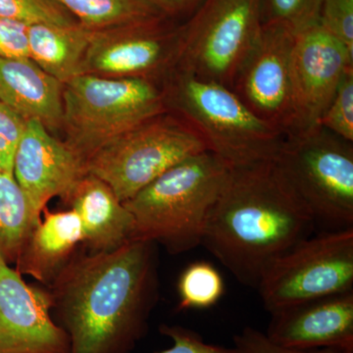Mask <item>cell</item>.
Here are the masks:
<instances>
[{
	"label": "cell",
	"mask_w": 353,
	"mask_h": 353,
	"mask_svg": "<svg viewBox=\"0 0 353 353\" xmlns=\"http://www.w3.org/2000/svg\"><path fill=\"white\" fill-rule=\"evenodd\" d=\"M158 285L157 243L77 250L48 287L51 315L68 334L70 353H131L148 332Z\"/></svg>",
	"instance_id": "1"
},
{
	"label": "cell",
	"mask_w": 353,
	"mask_h": 353,
	"mask_svg": "<svg viewBox=\"0 0 353 353\" xmlns=\"http://www.w3.org/2000/svg\"><path fill=\"white\" fill-rule=\"evenodd\" d=\"M314 225L275 160L257 162L232 167L201 245L241 283L257 287L268 265L310 236Z\"/></svg>",
	"instance_id": "2"
},
{
	"label": "cell",
	"mask_w": 353,
	"mask_h": 353,
	"mask_svg": "<svg viewBox=\"0 0 353 353\" xmlns=\"http://www.w3.org/2000/svg\"><path fill=\"white\" fill-rule=\"evenodd\" d=\"M232 167L214 153L183 160L123 202L134 221L132 240L160 243L172 254L201 245L209 213Z\"/></svg>",
	"instance_id": "3"
},
{
	"label": "cell",
	"mask_w": 353,
	"mask_h": 353,
	"mask_svg": "<svg viewBox=\"0 0 353 353\" xmlns=\"http://www.w3.org/2000/svg\"><path fill=\"white\" fill-rule=\"evenodd\" d=\"M167 110L189 121L208 152L231 167L275 160L287 134L260 119L232 88L174 68L161 83Z\"/></svg>",
	"instance_id": "4"
},
{
	"label": "cell",
	"mask_w": 353,
	"mask_h": 353,
	"mask_svg": "<svg viewBox=\"0 0 353 353\" xmlns=\"http://www.w3.org/2000/svg\"><path fill=\"white\" fill-rule=\"evenodd\" d=\"M166 110L161 83L154 81L75 77L64 85V141L87 161L102 146Z\"/></svg>",
	"instance_id": "5"
},
{
	"label": "cell",
	"mask_w": 353,
	"mask_h": 353,
	"mask_svg": "<svg viewBox=\"0 0 353 353\" xmlns=\"http://www.w3.org/2000/svg\"><path fill=\"white\" fill-rule=\"evenodd\" d=\"M208 152L201 132L166 110L113 139L88 158L87 170L125 202L188 158Z\"/></svg>",
	"instance_id": "6"
},
{
	"label": "cell",
	"mask_w": 353,
	"mask_h": 353,
	"mask_svg": "<svg viewBox=\"0 0 353 353\" xmlns=\"http://www.w3.org/2000/svg\"><path fill=\"white\" fill-rule=\"evenodd\" d=\"M275 162L315 223L353 228V143L317 127L287 134Z\"/></svg>",
	"instance_id": "7"
},
{
	"label": "cell",
	"mask_w": 353,
	"mask_h": 353,
	"mask_svg": "<svg viewBox=\"0 0 353 353\" xmlns=\"http://www.w3.org/2000/svg\"><path fill=\"white\" fill-rule=\"evenodd\" d=\"M261 30V0H204L183 25L176 67L232 88Z\"/></svg>",
	"instance_id": "8"
},
{
	"label": "cell",
	"mask_w": 353,
	"mask_h": 353,
	"mask_svg": "<svg viewBox=\"0 0 353 353\" xmlns=\"http://www.w3.org/2000/svg\"><path fill=\"white\" fill-rule=\"evenodd\" d=\"M256 288L270 313L353 290V228L299 241L268 265Z\"/></svg>",
	"instance_id": "9"
},
{
	"label": "cell",
	"mask_w": 353,
	"mask_h": 353,
	"mask_svg": "<svg viewBox=\"0 0 353 353\" xmlns=\"http://www.w3.org/2000/svg\"><path fill=\"white\" fill-rule=\"evenodd\" d=\"M182 36L183 25L169 18L94 31L82 75L162 83L178 63Z\"/></svg>",
	"instance_id": "10"
},
{
	"label": "cell",
	"mask_w": 353,
	"mask_h": 353,
	"mask_svg": "<svg viewBox=\"0 0 353 353\" xmlns=\"http://www.w3.org/2000/svg\"><path fill=\"white\" fill-rule=\"evenodd\" d=\"M296 34L262 25L256 43L234 77L232 90L260 119L290 134L294 129L292 55Z\"/></svg>",
	"instance_id": "11"
},
{
	"label": "cell",
	"mask_w": 353,
	"mask_h": 353,
	"mask_svg": "<svg viewBox=\"0 0 353 353\" xmlns=\"http://www.w3.org/2000/svg\"><path fill=\"white\" fill-rule=\"evenodd\" d=\"M352 68L353 52L318 23L297 32L292 55L294 129L290 134L320 127L341 79Z\"/></svg>",
	"instance_id": "12"
},
{
	"label": "cell",
	"mask_w": 353,
	"mask_h": 353,
	"mask_svg": "<svg viewBox=\"0 0 353 353\" xmlns=\"http://www.w3.org/2000/svg\"><path fill=\"white\" fill-rule=\"evenodd\" d=\"M85 160L41 123L29 120L16 148L13 176L29 202L37 224L54 197L66 201L87 175Z\"/></svg>",
	"instance_id": "13"
},
{
	"label": "cell",
	"mask_w": 353,
	"mask_h": 353,
	"mask_svg": "<svg viewBox=\"0 0 353 353\" xmlns=\"http://www.w3.org/2000/svg\"><path fill=\"white\" fill-rule=\"evenodd\" d=\"M51 308L48 288L27 284L0 262V353H70L68 334Z\"/></svg>",
	"instance_id": "14"
},
{
	"label": "cell",
	"mask_w": 353,
	"mask_h": 353,
	"mask_svg": "<svg viewBox=\"0 0 353 353\" xmlns=\"http://www.w3.org/2000/svg\"><path fill=\"white\" fill-rule=\"evenodd\" d=\"M265 334L289 350L353 353V290L275 311Z\"/></svg>",
	"instance_id": "15"
},
{
	"label": "cell",
	"mask_w": 353,
	"mask_h": 353,
	"mask_svg": "<svg viewBox=\"0 0 353 353\" xmlns=\"http://www.w3.org/2000/svg\"><path fill=\"white\" fill-rule=\"evenodd\" d=\"M82 224L83 250L108 252L132 241L134 221L125 204L101 179L87 174L64 201Z\"/></svg>",
	"instance_id": "16"
},
{
	"label": "cell",
	"mask_w": 353,
	"mask_h": 353,
	"mask_svg": "<svg viewBox=\"0 0 353 353\" xmlns=\"http://www.w3.org/2000/svg\"><path fill=\"white\" fill-rule=\"evenodd\" d=\"M64 85L31 58L0 57V101L50 132L62 129Z\"/></svg>",
	"instance_id": "17"
},
{
	"label": "cell",
	"mask_w": 353,
	"mask_h": 353,
	"mask_svg": "<svg viewBox=\"0 0 353 353\" xmlns=\"http://www.w3.org/2000/svg\"><path fill=\"white\" fill-rule=\"evenodd\" d=\"M43 214L25 241L14 269L48 288L82 245L83 236L73 209L51 212L46 208Z\"/></svg>",
	"instance_id": "18"
},
{
	"label": "cell",
	"mask_w": 353,
	"mask_h": 353,
	"mask_svg": "<svg viewBox=\"0 0 353 353\" xmlns=\"http://www.w3.org/2000/svg\"><path fill=\"white\" fill-rule=\"evenodd\" d=\"M94 31L72 26H28L30 58L63 85L82 75L83 62Z\"/></svg>",
	"instance_id": "19"
},
{
	"label": "cell",
	"mask_w": 353,
	"mask_h": 353,
	"mask_svg": "<svg viewBox=\"0 0 353 353\" xmlns=\"http://www.w3.org/2000/svg\"><path fill=\"white\" fill-rule=\"evenodd\" d=\"M92 31L169 18L153 0H57Z\"/></svg>",
	"instance_id": "20"
},
{
	"label": "cell",
	"mask_w": 353,
	"mask_h": 353,
	"mask_svg": "<svg viewBox=\"0 0 353 353\" xmlns=\"http://www.w3.org/2000/svg\"><path fill=\"white\" fill-rule=\"evenodd\" d=\"M37 222L12 174H0V262L15 264Z\"/></svg>",
	"instance_id": "21"
},
{
	"label": "cell",
	"mask_w": 353,
	"mask_h": 353,
	"mask_svg": "<svg viewBox=\"0 0 353 353\" xmlns=\"http://www.w3.org/2000/svg\"><path fill=\"white\" fill-rule=\"evenodd\" d=\"M224 292V281L219 271L208 262H196L185 269L179 280L178 309L211 307L219 301Z\"/></svg>",
	"instance_id": "22"
},
{
	"label": "cell",
	"mask_w": 353,
	"mask_h": 353,
	"mask_svg": "<svg viewBox=\"0 0 353 353\" xmlns=\"http://www.w3.org/2000/svg\"><path fill=\"white\" fill-rule=\"evenodd\" d=\"M322 0H261L262 25L284 27L294 34L318 23Z\"/></svg>",
	"instance_id": "23"
},
{
	"label": "cell",
	"mask_w": 353,
	"mask_h": 353,
	"mask_svg": "<svg viewBox=\"0 0 353 353\" xmlns=\"http://www.w3.org/2000/svg\"><path fill=\"white\" fill-rule=\"evenodd\" d=\"M0 17L26 25L72 26L79 23L57 0H0Z\"/></svg>",
	"instance_id": "24"
},
{
	"label": "cell",
	"mask_w": 353,
	"mask_h": 353,
	"mask_svg": "<svg viewBox=\"0 0 353 353\" xmlns=\"http://www.w3.org/2000/svg\"><path fill=\"white\" fill-rule=\"evenodd\" d=\"M319 126L353 143V68L347 70Z\"/></svg>",
	"instance_id": "25"
},
{
	"label": "cell",
	"mask_w": 353,
	"mask_h": 353,
	"mask_svg": "<svg viewBox=\"0 0 353 353\" xmlns=\"http://www.w3.org/2000/svg\"><path fill=\"white\" fill-rule=\"evenodd\" d=\"M318 24L353 52V0H322Z\"/></svg>",
	"instance_id": "26"
},
{
	"label": "cell",
	"mask_w": 353,
	"mask_h": 353,
	"mask_svg": "<svg viewBox=\"0 0 353 353\" xmlns=\"http://www.w3.org/2000/svg\"><path fill=\"white\" fill-rule=\"evenodd\" d=\"M27 121L0 101V172L12 174L16 148Z\"/></svg>",
	"instance_id": "27"
},
{
	"label": "cell",
	"mask_w": 353,
	"mask_h": 353,
	"mask_svg": "<svg viewBox=\"0 0 353 353\" xmlns=\"http://www.w3.org/2000/svg\"><path fill=\"white\" fill-rule=\"evenodd\" d=\"M160 334L173 341V345L155 353H239L236 347H224L204 343L196 332L178 325L163 324L159 327Z\"/></svg>",
	"instance_id": "28"
},
{
	"label": "cell",
	"mask_w": 353,
	"mask_h": 353,
	"mask_svg": "<svg viewBox=\"0 0 353 353\" xmlns=\"http://www.w3.org/2000/svg\"><path fill=\"white\" fill-rule=\"evenodd\" d=\"M28 26L18 21L0 17V57L30 58Z\"/></svg>",
	"instance_id": "29"
},
{
	"label": "cell",
	"mask_w": 353,
	"mask_h": 353,
	"mask_svg": "<svg viewBox=\"0 0 353 353\" xmlns=\"http://www.w3.org/2000/svg\"><path fill=\"white\" fill-rule=\"evenodd\" d=\"M234 347L239 353H341L330 348L313 350H294L279 347L268 340L259 330L248 327L234 338Z\"/></svg>",
	"instance_id": "30"
},
{
	"label": "cell",
	"mask_w": 353,
	"mask_h": 353,
	"mask_svg": "<svg viewBox=\"0 0 353 353\" xmlns=\"http://www.w3.org/2000/svg\"><path fill=\"white\" fill-rule=\"evenodd\" d=\"M157 6L163 11L167 17L178 15H189L201 6L204 0H153Z\"/></svg>",
	"instance_id": "31"
},
{
	"label": "cell",
	"mask_w": 353,
	"mask_h": 353,
	"mask_svg": "<svg viewBox=\"0 0 353 353\" xmlns=\"http://www.w3.org/2000/svg\"><path fill=\"white\" fill-rule=\"evenodd\" d=\"M0 174H1V172H0Z\"/></svg>",
	"instance_id": "32"
}]
</instances>
